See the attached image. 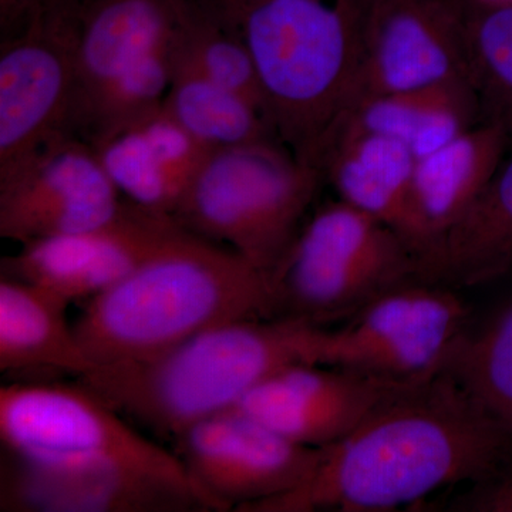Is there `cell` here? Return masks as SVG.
I'll return each instance as SVG.
<instances>
[{
	"instance_id": "d6986e66",
	"label": "cell",
	"mask_w": 512,
	"mask_h": 512,
	"mask_svg": "<svg viewBox=\"0 0 512 512\" xmlns=\"http://www.w3.org/2000/svg\"><path fill=\"white\" fill-rule=\"evenodd\" d=\"M512 269V154L450 231L414 258V282L464 288Z\"/></svg>"
},
{
	"instance_id": "3957f363",
	"label": "cell",
	"mask_w": 512,
	"mask_h": 512,
	"mask_svg": "<svg viewBox=\"0 0 512 512\" xmlns=\"http://www.w3.org/2000/svg\"><path fill=\"white\" fill-rule=\"evenodd\" d=\"M370 0H255L227 8L282 146L322 171L356 103Z\"/></svg>"
},
{
	"instance_id": "4fadbf2b",
	"label": "cell",
	"mask_w": 512,
	"mask_h": 512,
	"mask_svg": "<svg viewBox=\"0 0 512 512\" xmlns=\"http://www.w3.org/2000/svg\"><path fill=\"white\" fill-rule=\"evenodd\" d=\"M180 227L171 215L124 201L107 224L40 239L2 259V276L56 293L67 302L92 299L126 278Z\"/></svg>"
},
{
	"instance_id": "ac0fdd59",
	"label": "cell",
	"mask_w": 512,
	"mask_h": 512,
	"mask_svg": "<svg viewBox=\"0 0 512 512\" xmlns=\"http://www.w3.org/2000/svg\"><path fill=\"white\" fill-rule=\"evenodd\" d=\"M407 282L409 269L357 261L298 235L274 272L276 312L320 325Z\"/></svg>"
},
{
	"instance_id": "e0dca14e",
	"label": "cell",
	"mask_w": 512,
	"mask_h": 512,
	"mask_svg": "<svg viewBox=\"0 0 512 512\" xmlns=\"http://www.w3.org/2000/svg\"><path fill=\"white\" fill-rule=\"evenodd\" d=\"M508 148L503 131L478 123L416 161L402 234L414 258L436 244L470 210Z\"/></svg>"
},
{
	"instance_id": "4316f807",
	"label": "cell",
	"mask_w": 512,
	"mask_h": 512,
	"mask_svg": "<svg viewBox=\"0 0 512 512\" xmlns=\"http://www.w3.org/2000/svg\"><path fill=\"white\" fill-rule=\"evenodd\" d=\"M464 508L471 511L512 512V458L491 476L477 481Z\"/></svg>"
},
{
	"instance_id": "5b68a950",
	"label": "cell",
	"mask_w": 512,
	"mask_h": 512,
	"mask_svg": "<svg viewBox=\"0 0 512 512\" xmlns=\"http://www.w3.org/2000/svg\"><path fill=\"white\" fill-rule=\"evenodd\" d=\"M322 177L276 140L220 148L205 158L173 218L274 276Z\"/></svg>"
},
{
	"instance_id": "ffe728a7",
	"label": "cell",
	"mask_w": 512,
	"mask_h": 512,
	"mask_svg": "<svg viewBox=\"0 0 512 512\" xmlns=\"http://www.w3.org/2000/svg\"><path fill=\"white\" fill-rule=\"evenodd\" d=\"M70 302L20 279L0 278V370L13 375L64 373L76 377L93 365L84 355Z\"/></svg>"
},
{
	"instance_id": "603a6c76",
	"label": "cell",
	"mask_w": 512,
	"mask_h": 512,
	"mask_svg": "<svg viewBox=\"0 0 512 512\" xmlns=\"http://www.w3.org/2000/svg\"><path fill=\"white\" fill-rule=\"evenodd\" d=\"M175 67L197 70L252 101L268 117L247 43L220 0H184L175 35Z\"/></svg>"
},
{
	"instance_id": "2e32d148",
	"label": "cell",
	"mask_w": 512,
	"mask_h": 512,
	"mask_svg": "<svg viewBox=\"0 0 512 512\" xmlns=\"http://www.w3.org/2000/svg\"><path fill=\"white\" fill-rule=\"evenodd\" d=\"M92 146L124 201L171 217L211 153L164 104Z\"/></svg>"
},
{
	"instance_id": "7402d4cb",
	"label": "cell",
	"mask_w": 512,
	"mask_h": 512,
	"mask_svg": "<svg viewBox=\"0 0 512 512\" xmlns=\"http://www.w3.org/2000/svg\"><path fill=\"white\" fill-rule=\"evenodd\" d=\"M478 120L473 87L453 82L360 100L340 131H370L394 138L419 160L477 126Z\"/></svg>"
},
{
	"instance_id": "8992f818",
	"label": "cell",
	"mask_w": 512,
	"mask_h": 512,
	"mask_svg": "<svg viewBox=\"0 0 512 512\" xmlns=\"http://www.w3.org/2000/svg\"><path fill=\"white\" fill-rule=\"evenodd\" d=\"M0 439L5 450L32 460L130 464L188 477L177 454L146 439L79 383L2 386Z\"/></svg>"
},
{
	"instance_id": "44dd1931",
	"label": "cell",
	"mask_w": 512,
	"mask_h": 512,
	"mask_svg": "<svg viewBox=\"0 0 512 512\" xmlns=\"http://www.w3.org/2000/svg\"><path fill=\"white\" fill-rule=\"evenodd\" d=\"M416 161L412 151L394 138L343 130L323 161L322 173L328 175L340 201L402 237Z\"/></svg>"
},
{
	"instance_id": "6da1fadb",
	"label": "cell",
	"mask_w": 512,
	"mask_h": 512,
	"mask_svg": "<svg viewBox=\"0 0 512 512\" xmlns=\"http://www.w3.org/2000/svg\"><path fill=\"white\" fill-rule=\"evenodd\" d=\"M512 458V433L443 375L410 383L261 512L396 510L450 485L477 483Z\"/></svg>"
},
{
	"instance_id": "f1b7e54d",
	"label": "cell",
	"mask_w": 512,
	"mask_h": 512,
	"mask_svg": "<svg viewBox=\"0 0 512 512\" xmlns=\"http://www.w3.org/2000/svg\"><path fill=\"white\" fill-rule=\"evenodd\" d=\"M481 3H498V5H512V0H477Z\"/></svg>"
},
{
	"instance_id": "484cf974",
	"label": "cell",
	"mask_w": 512,
	"mask_h": 512,
	"mask_svg": "<svg viewBox=\"0 0 512 512\" xmlns=\"http://www.w3.org/2000/svg\"><path fill=\"white\" fill-rule=\"evenodd\" d=\"M468 80L481 123L503 131L512 146V5L477 2L466 13Z\"/></svg>"
},
{
	"instance_id": "277c9868",
	"label": "cell",
	"mask_w": 512,
	"mask_h": 512,
	"mask_svg": "<svg viewBox=\"0 0 512 512\" xmlns=\"http://www.w3.org/2000/svg\"><path fill=\"white\" fill-rule=\"evenodd\" d=\"M323 328L292 316L232 320L144 359L94 366L77 383L163 436L234 409L266 377L318 365Z\"/></svg>"
},
{
	"instance_id": "9a60e30c",
	"label": "cell",
	"mask_w": 512,
	"mask_h": 512,
	"mask_svg": "<svg viewBox=\"0 0 512 512\" xmlns=\"http://www.w3.org/2000/svg\"><path fill=\"white\" fill-rule=\"evenodd\" d=\"M184 0H89L74 50L70 131L83 124L114 84L174 46Z\"/></svg>"
},
{
	"instance_id": "52a82bcc",
	"label": "cell",
	"mask_w": 512,
	"mask_h": 512,
	"mask_svg": "<svg viewBox=\"0 0 512 512\" xmlns=\"http://www.w3.org/2000/svg\"><path fill=\"white\" fill-rule=\"evenodd\" d=\"M467 316L451 289L407 282L353 313L348 325L323 329L318 365L394 382L429 379L464 332Z\"/></svg>"
},
{
	"instance_id": "83f0119b",
	"label": "cell",
	"mask_w": 512,
	"mask_h": 512,
	"mask_svg": "<svg viewBox=\"0 0 512 512\" xmlns=\"http://www.w3.org/2000/svg\"><path fill=\"white\" fill-rule=\"evenodd\" d=\"M89 0H2V5L29 12L70 13L80 15Z\"/></svg>"
},
{
	"instance_id": "cb8c5ba5",
	"label": "cell",
	"mask_w": 512,
	"mask_h": 512,
	"mask_svg": "<svg viewBox=\"0 0 512 512\" xmlns=\"http://www.w3.org/2000/svg\"><path fill=\"white\" fill-rule=\"evenodd\" d=\"M164 107L211 151L278 140L264 111L190 67H175Z\"/></svg>"
},
{
	"instance_id": "9c48e42d",
	"label": "cell",
	"mask_w": 512,
	"mask_h": 512,
	"mask_svg": "<svg viewBox=\"0 0 512 512\" xmlns=\"http://www.w3.org/2000/svg\"><path fill=\"white\" fill-rule=\"evenodd\" d=\"M79 16L36 12L0 43V175L70 131Z\"/></svg>"
},
{
	"instance_id": "30bf717a",
	"label": "cell",
	"mask_w": 512,
	"mask_h": 512,
	"mask_svg": "<svg viewBox=\"0 0 512 512\" xmlns=\"http://www.w3.org/2000/svg\"><path fill=\"white\" fill-rule=\"evenodd\" d=\"M123 204L92 144L63 133L0 175V237L25 245L90 231Z\"/></svg>"
},
{
	"instance_id": "8fae6325",
	"label": "cell",
	"mask_w": 512,
	"mask_h": 512,
	"mask_svg": "<svg viewBox=\"0 0 512 512\" xmlns=\"http://www.w3.org/2000/svg\"><path fill=\"white\" fill-rule=\"evenodd\" d=\"M0 510L211 511L190 478L120 463H47L3 448Z\"/></svg>"
},
{
	"instance_id": "ba28073f",
	"label": "cell",
	"mask_w": 512,
	"mask_h": 512,
	"mask_svg": "<svg viewBox=\"0 0 512 512\" xmlns=\"http://www.w3.org/2000/svg\"><path fill=\"white\" fill-rule=\"evenodd\" d=\"M175 441L178 460L211 511H255L291 493L323 451L279 436L237 407L192 424Z\"/></svg>"
},
{
	"instance_id": "7a4b0ae2",
	"label": "cell",
	"mask_w": 512,
	"mask_h": 512,
	"mask_svg": "<svg viewBox=\"0 0 512 512\" xmlns=\"http://www.w3.org/2000/svg\"><path fill=\"white\" fill-rule=\"evenodd\" d=\"M274 276L183 227L73 323L94 366L144 359L232 320L272 318Z\"/></svg>"
},
{
	"instance_id": "d4e9b609",
	"label": "cell",
	"mask_w": 512,
	"mask_h": 512,
	"mask_svg": "<svg viewBox=\"0 0 512 512\" xmlns=\"http://www.w3.org/2000/svg\"><path fill=\"white\" fill-rule=\"evenodd\" d=\"M512 433V298L476 332H463L439 373Z\"/></svg>"
},
{
	"instance_id": "7c38bea8",
	"label": "cell",
	"mask_w": 512,
	"mask_h": 512,
	"mask_svg": "<svg viewBox=\"0 0 512 512\" xmlns=\"http://www.w3.org/2000/svg\"><path fill=\"white\" fill-rule=\"evenodd\" d=\"M468 82L466 12L453 0H370L356 103ZM353 106V107H355Z\"/></svg>"
},
{
	"instance_id": "5bb4252c",
	"label": "cell",
	"mask_w": 512,
	"mask_h": 512,
	"mask_svg": "<svg viewBox=\"0 0 512 512\" xmlns=\"http://www.w3.org/2000/svg\"><path fill=\"white\" fill-rule=\"evenodd\" d=\"M414 382L295 363L266 377L237 409L301 446L323 448L348 436L387 399Z\"/></svg>"
}]
</instances>
